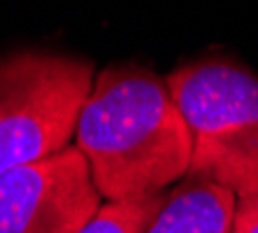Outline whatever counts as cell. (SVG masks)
I'll use <instances>...</instances> for the list:
<instances>
[{"label":"cell","instance_id":"obj_5","mask_svg":"<svg viewBox=\"0 0 258 233\" xmlns=\"http://www.w3.org/2000/svg\"><path fill=\"white\" fill-rule=\"evenodd\" d=\"M237 196L205 179L174 187L149 224L147 233H233Z\"/></svg>","mask_w":258,"mask_h":233},{"label":"cell","instance_id":"obj_4","mask_svg":"<svg viewBox=\"0 0 258 233\" xmlns=\"http://www.w3.org/2000/svg\"><path fill=\"white\" fill-rule=\"evenodd\" d=\"M100 201L86 156L72 145L0 175V233H79Z\"/></svg>","mask_w":258,"mask_h":233},{"label":"cell","instance_id":"obj_2","mask_svg":"<svg viewBox=\"0 0 258 233\" xmlns=\"http://www.w3.org/2000/svg\"><path fill=\"white\" fill-rule=\"evenodd\" d=\"M191 131L186 179L258 192V77L228 59H203L165 77Z\"/></svg>","mask_w":258,"mask_h":233},{"label":"cell","instance_id":"obj_7","mask_svg":"<svg viewBox=\"0 0 258 233\" xmlns=\"http://www.w3.org/2000/svg\"><path fill=\"white\" fill-rule=\"evenodd\" d=\"M233 233H258V192L237 196Z\"/></svg>","mask_w":258,"mask_h":233},{"label":"cell","instance_id":"obj_3","mask_svg":"<svg viewBox=\"0 0 258 233\" xmlns=\"http://www.w3.org/2000/svg\"><path fill=\"white\" fill-rule=\"evenodd\" d=\"M93 89V66L51 52L0 59V175L70 147Z\"/></svg>","mask_w":258,"mask_h":233},{"label":"cell","instance_id":"obj_6","mask_svg":"<svg viewBox=\"0 0 258 233\" xmlns=\"http://www.w3.org/2000/svg\"><path fill=\"white\" fill-rule=\"evenodd\" d=\"M161 205L163 194L140 201L105 203L79 233H147Z\"/></svg>","mask_w":258,"mask_h":233},{"label":"cell","instance_id":"obj_1","mask_svg":"<svg viewBox=\"0 0 258 233\" xmlns=\"http://www.w3.org/2000/svg\"><path fill=\"white\" fill-rule=\"evenodd\" d=\"M91 177L107 203L158 196L186 177L191 131L165 79L135 66L102 70L75 133Z\"/></svg>","mask_w":258,"mask_h":233}]
</instances>
